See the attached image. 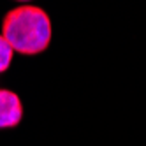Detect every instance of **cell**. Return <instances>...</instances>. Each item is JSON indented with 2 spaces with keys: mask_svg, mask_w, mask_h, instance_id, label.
<instances>
[{
  "mask_svg": "<svg viewBox=\"0 0 146 146\" xmlns=\"http://www.w3.org/2000/svg\"><path fill=\"white\" fill-rule=\"evenodd\" d=\"M51 19L35 5H21L9 11L2 21V37L21 55H39L51 42Z\"/></svg>",
  "mask_w": 146,
  "mask_h": 146,
  "instance_id": "obj_1",
  "label": "cell"
},
{
  "mask_svg": "<svg viewBox=\"0 0 146 146\" xmlns=\"http://www.w3.org/2000/svg\"><path fill=\"white\" fill-rule=\"evenodd\" d=\"M23 120V104L14 92L0 88V129H14Z\"/></svg>",
  "mask_w": 146,
  "mask_h": 146,
  "instance_id": "obj_2",
  "label": "cell"
},
{
  "mask_svg": "<svg viewBox=\"0 0 146 146\" xmlns=\"http://www.w3.org/2000/svg\"><path fill=\"white\" fill-rule=\"evenodd\" d=\"M13 60V48L7 44V40L0 35V74L9 69Z\"/></svg>",
  "mask_w": 146,
  "mask_h": 146,
  "instance_id": "obj_3",
  "label": "cell"
},
{
  "mask_svg": "<svg viewBox=\"0 0 146 146\" xmlns=\"http://www.w3.org/2000/svg\"><path fill=\"white\" fill-rule=\"evenodd\" d=\"M18 2H28V0H18Z\"/></svg>",
  "mask_w": 146,
  "mask_h": 146,
  "instance_id": "obj_4",
  "label": "cell"
}]
</instances>
